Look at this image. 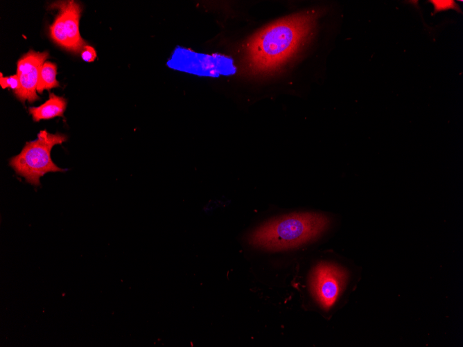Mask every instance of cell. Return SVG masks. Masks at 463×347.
I'll return each mask as SVG.
<instances>
[{"label": "cell", "instance_id": "obj_1", "mask_svg": "<svg viewBox=\"0 0 463 347\" xmlns=\"http://www.w3.org/2000/svg\"><path fill=\"white\" fill-rule=\"evenodd\" d=\"M320 16L316 10L299 12L265 26L245 47V59L254 73H269L283 64L312 35Z\"/></svg>", "mask_w": 463, "mask_h": 347}, {"label": "cell", "instance_id": "obj_2", "mask_svg": "<svg viewBox=\"0 0 463 347\" xmlns=\"http://www.w3.org/2000/svg\"><path fill=\"white\" fill-rule=\"evenodd\" d=\"M327 216L317 213H292L272 219L249 235L252 245L278 251L299 247L323 233L329 226Z\"/></svg>", "mask_w": 463, "mask_h": 347}, {"label": "cell", "instance_id": "obj_3", "mask_svg": "<svg viewBox=\"0 0 463 347\" xmlns=\"http://www.w3.org/2000/svg\"><path fill=\"white\" fill-rule=\"evenodd\" d=\"M67 139L64 134L42 130L35 140L26 143L21 152L10 160V165L28 183L39 186L40 178L46 172L64 171L51 160V150L54 145L61 144Z\"/></svg>", "mask_w": 463, "mask_h": 347}, {"label": "cell", "instance_id": "obj_4", "mask_svg": "<svg viewBox=\"0 0 463 347\" xmlns=\"http://www.w3.org/2000/svg\"><path fill=\"white\" fill-rule=\"evenodd\" d=\"M58 13L49 26V35L58 46L73 53L81 52L86 42L79 32V20L82 8L75 1H60L51 3Z\"/></svg>", "mask_w": 463, "mask_h": 347}, {"label": "cell", "instance_id": "obj_5", "mask_svg": "<svg viewBox=\"0 0 463 347\" xmlns=\"http://www.w3.org/2000/svg\"><path fill=\"white\" fill-rule=\"evenodd\" d=\"M168 65L191 73L211 76L231 73L234 70L228 58L196 53L182 48L176 49Z\"/></svg>", "mask_w": 463, "mask_h": 347}, {"label": "cell", "instance_id": "obj_6", "mask_svg": "<svg viewBox=\"0 0 463 347\" xmlns=\"http://www.w3.org/2000/svg\"><path fill=\"white\" fill-rule=\"evenodd\" d=\"M346 272L329 264L319 265L312 277L314 296L323 308H330L335 302L344 285Z\"/></svg>", "mask_w": 463, "mask_h": 347}, {"label": "cell", "instance_id": "obj_7", "mask_svg": "<svg viewBox=\"0 0 463 347\" xmlns=\"http://www.w3.org/2000/svg\"><path fill=\"white\" fill-rule=\"evenodd\" d=\"M49 56L48 51L37 52L30 50L18 60L17 75L19 77L20 87L14 93L21 103L26 100L34 103L40 99L36 93L40 73Z\"/></svg>", "mask_w": 463, "mask_h": 347}, {"label": "cell", "instance_id": "obj_8", "mask_svg": "<svg viewBox=\"0 0 463 347\" xmlns=\"http://www.w3.org/2000/svg\"><path fill=\"white\" fill-rule=\"evenodd\" d=\"M67 100L61 96L50 93L49 98L38 107H30L28 111L35 121L51 119L56 116H63L66 109Z\"/></svg>", "mask_w": 463, "mask_h": 347}, {"label": "cell", "instance_id": "obj_9", "mask_svg": "<svg viewBox=\"0 0 463 347\" xmlns=\"http://www.w3.org/2000/svg\"><path fill=\"white\" fill-rule=\"evenodd\" d=\"M57 66L51 62H45L42 65L39 77L37 91L42 93L44 90H49L60 86L56 80Z\"/></svg>", "mask_w": 463, "mask_h": 347}, {"label": "cell", "instance_id": "obj_10", "mask_svg": "<svg viewBox=\"0 0 463 347\" xmlns=\"http://www.w3.org/2000/svg\"><path fill=\"white\" fill-rule=\"evenodd\" d=\"M434 8V14L448 10H454L461 12V10L457 3L453 0H432L429 1Z\"/></svg>", "mask_w": 463, "mask_h": 347}, {"label": "cell", "instance_id": "obj_11", "mask_svg": "<svg viewBox=\"0 0 463 347\" xmlns=\"http://www.w3.org/2000/svg\"><path fill=\"white\" fill-rule=\"evenodd\" d=\"M0 84L3 89L10 88L14 91H17L20 87L19 80L18 75H12L7 77H3V73H0Z\"/></svg>", "mask_w": 463, "mask_h": 347}, {"label": "cell", "instance_id": "obj_12", "mask_svg": "<svg viewBox=\"0 0 463 347\" xmlns=\"http://www.w3.org/2000/svg\"><path fill=\"white\" fill-rule=\"evenodd\" d=\"M80 53L82 59L87 62H91L94 61L96 57L95 49L89 45H86Z\"/></svg>", "mask_w": 463, "mask_h": 347}]
</instances>
